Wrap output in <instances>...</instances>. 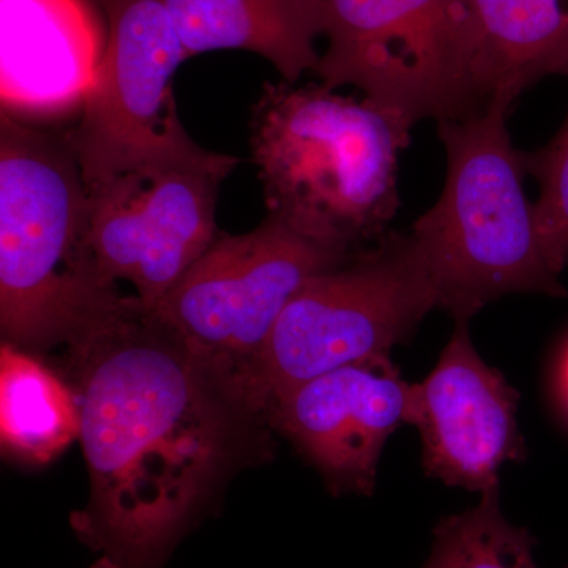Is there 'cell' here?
<instances>
[{
    "label": "cell",
    "mask_w": 568,
    "mask_h": 568,
    "mask_svg": "<svg viewBox=\"0 0 568 568\" xmlns=\"http://www.w3.org/2000/svg\"><path fill=\"white\" fill-rule=\"evenodd\" d=\"M103 51L88 0H0L2 112L32 122L81 110Z\"/></svg>",
    "instance_id": "cell-12"
},
{
    "label": "cell",
    "mask_w": 568,
    "mask_h": 568,
    "mask_svg": "<svg viewBox=\"0 0 568 568\" xmlns=\"http://www.w3.org/2000/svg\"><path fill=\"white\" fill-rule=\"evenodd\" d=\"M327 48L315 74L410 126L455 121L491 102L467 0H323Z\"/></svg>",
    "instance_id": "cell-6"
},
{
    "label": "cell",
    "mask_w": 568,
    "mask_h": 568,
    "mask_svg": "<svg viewBox=\"0 0 568 568\" xmlns=\"http://www.w3.org/2000/svg\"><path fill=\"white\" fill-rule=\"evenodd\" d=\"M189 58L241 50L271 62L295 84L321 61L323 0H163Z\"/></svg>",
    "instance_id": "cell-13"
},
{
    "label": "cell",
    "mask_w": 568,
    "mask_h": 568,
    "mask_svg": "<svg viewBox=\"0 0 568 568\" xmlns=\"http://www.w3.org/2000/svg\"><path fill=\"white\" fill-rule=\"evenodd\" d=\"M108 40L70 141L85 186L148 164H211L186 133L173 80L189 58L163 0H106Z\"/></svg>",
    "instance_id": "cell-8"
},
{
    "label": "cell",
    "mask_w": 568,
    "mask_h": 568,
    "mask_svg": "<svg viewBox=\"0 0 568 568\" xmlns=\"http://www.w3.org/2000/svg\"><path fill=\"white\" fill-rule=\"evenodd\" d=\"M564 379H566V392L568 396V357L566 361V368H564Z\"/></svg>",
    "instance_id": "cell-19"
},
{
    "label": "cell",
    "mask_w": 568,
    "mask_h": 568,
    "mask_svg": "<svg viewBox=\"0 0 568 568\" xmlns=\"http://www.w3.org/2000/svg\"><path fill=\"white\" fill-rule=\"evenodd\" d=\"M88 186L69 133L0 112V327L21 349L69 345L126 297L100 293L82 254Z\"/></svg>",
    "instance_id": "cell-4"
},
{
    "label": "cell",
    "mask_w": 568,
    "mask_h": 568,
    "mask_svg": "<svg viewBox=\"0 0 568 568\" xmlns=\"http://www.w3.org/2000/svg\"><path fill=\"white\" fill-rule=\"evenodd\" d=\"M518 405L517 388L478 354L469 321H455L435 368L414 384L409 425L426 476L477 493L500 485V467L528 457Z\"/></svg>",
    "instance_id": "cell-10"
},
{
    "label": "cell",
    "mask_w": 568,
    "mask_h": 568,
    "mask_svg": "<svg viewBox=\"0 0 568 568\" xmlns=\"http://www.w3.org/2000/svg\"><path fill=\"white\" fill-rule=\"evenodd\" d=\"M91 499L78 536L119 568H162L233 463L237 405L153 310L126 301L69 343Z\"/></svg>",
    "instance_id": "cell-1"
},
{
    "label": "cell",
    "mask_w": 568,
    "mask_h": 568,
    "mask_svg": "<svg viewBox=\"0 0 568 568\" xmlns=\"http://www.w3.org/2000/svg\"><path fill=\"white\" fill-rule=\"evenodd\" d=\"M414 384L390 354L298 384L268 409V424L317 467L336 495L372 496L387 440L410 424Z\"/></svg>",
    "instance_id": "cell-11"
},
{
    "label": "cell",
    "mask_w": 568,
    "mask_h": 568,
    "mask_svg": "<svg viewBox=\"0 0 568 568\" xmlns=\"http://www.w3.org/2000/svg\"><path fill=\"white\" fill-rule=\"evenodd\" d=\"M537 538L508 521L500 507V485L480 493L477 506L439 519L422 568H538Z\"/></svg>",
    "instance_id": "cell-16"
},
{
    "label": "cell",
    "mask_w": 568,
    "mask_h": 568,
    "mask_svg": "<svg viewBox=\"0 0 568 568\" xmlns=\"http://www.w3.org/2000/svg\"><path fill=\"white\" fill-rule=\"evenodd\" d=\"M357 254L268 213L250 233H220L153 312L239 406L268 422L261 365L283 310L313 276Z\"/></svg>",
    "instance_id": "cell-5"
},
{
    "label": "cell",
    "mask_w": 568,
    "mask_h": 568,
    "mask_svg": "<svg viewBox=\"0 0 568 568\" xmlns=\"http://www.w3.org/2000/svg\"><path fill=\"white\" fill-rule=\"evenodd\" d=\"M489 97L517 100L568 67V0H467Z\"/></svg>",
    "instance_id": "cell-14"
},
{
    "label": "cell",
    "mask_w": 568,
    "mask_h": 568,
    "mask_svg": "<svg viewBox=\"0 0 568 568\" xmlns=\"http://www.w3.org/2000/svg\"><path fill=\"white\" fill-rule=\"evenodd\" d=\"M439 295L410 233H387L338 267L313 276L276 323L261 365L265 410L332 369L390 354L413 338Z\"/></svg>",
    "instance_id": "cell-7"
},
{
    "label": "cell",
    "mask_w": 568,
    "mask_h": 568,
    "mask_svg": "<svg viewBox=\"0 0 568 568\" xmlns=\"http://www.w3.org/2000/svg\"><path fill=\"white\" fill-rule=\"evenodd\" d=\"M514 102L497 93L477 114L437 122L446 183L409 233L425 254L439 310L455 321L510 294L567 295L523 186L525 152L507 129Z\"/></svg>",
    "instance_id": "cell-3"
},
{
    "label": "cell",
    "mask_w": 568,
    "mask_h": 568,
    "mask_svg": "<svg viewBox=\"0 0 568 568\" xmlns=\"http://www.w3.org/2000/svg\"><path fill=\"white\" fill-rule=\"evenodd\" d=\"M568 78V67L564 71ZM526 173L540 186L536 212L556 265H568V115L555 140L536 152H525Z\"/></svg>",
    "instance_id": "cell-17"
},
{
    "label": "cell",
    "mask_w": 568,
    "mask_h": 568,
    "mask_svg": "<svg viewBox=\"0 0 568 568\" xmlns=\"http://www.w3.org/2000/svg\"><path fill=\"white\" fill-rule=\"evenodd\" d=\"M237 164H148L88 186L82 254L93 286L125 295L126 283L145 308L162 304L219 237L220 186Z\"/></svg>",
    "instance_id": "cell-9"
},
{
    "label": "cell",
    "mask_w": 568,
    "mask_h": 568,
    "mask_svg": "<svg viewBox=\"0 0 568 568\" xmlns=\"http://www.w3.org/2000/svg\"><path fill=\"white\" fill-rule=\"evenodd\" d=\"M409 125L395 112L323 84L265 82L250 148L268 213L349 254L388 233L399 207V155Z\"/></svg>",
    "instance_id": "cell-2"
},
{
    "label": "cell",
    "mask_w": 568,
    "mask_h": 568,
    "mask_svg": "<svg viewBox=\"0 0 568 568\" xmlns=\"http://www.w3.org/2000/svg\"><path fill=\"white\" fill-rule=\"evenodd\" d=\"M92 568H119L115 564H112L110 559L100 558L93 564Z\"/></svg>",
    "instance_id": "cell-18"
},
{
    "label": "cell",
    "mask_w": 568,
    "mask_h": 568,
    "mask_svg": "<svg viewBox=\"0 0 568 568\" xmlns=\"http://www.w3.org/2000/svg\"><path fill=\"white\" fill-rule=\"evenodd\" d=\"M77 395L29 351H0V435L10 457L41 466L80 437Z\"/></svg>",
    "instance_id": "cell-15"
}]
</instances>
